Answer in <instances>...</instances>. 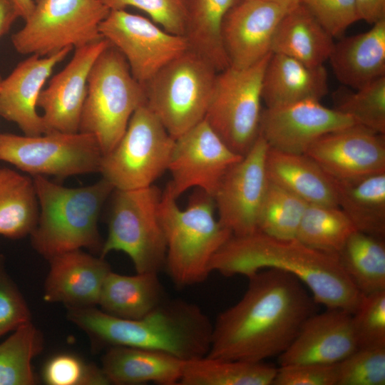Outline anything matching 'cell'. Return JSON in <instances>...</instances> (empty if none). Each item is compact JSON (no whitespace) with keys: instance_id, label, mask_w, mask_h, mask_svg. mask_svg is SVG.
I'll list each match as a JSON object with an SVG mask.
<instances>
[{"instance_id":"5","label":"cell","mask_w":385,"mask_h":385,"mask_svg":"<svg viewBox=\"0 0 385 385\" xmlns=\"http://www.w3.org/2000/svg\"><path fill=\"white\" fill-rule=\"evenodd\" d=\"M212 197L201 190L180 209L166 186L160 217L166 243L164 267L179 288L203 282L211 273L210 262L232 232L215 217Z\"/></svg>"},{"instance_id":"2","label":"cell","mask_w":385,"mask_h":385,"mask_svg":"<svg viewBox=\"0 0 385 385\" xmlns=\"http://www.w3.org/2000/svg\"><path fill=\"white\" fill-rule=\"evenodd\" d=\"M278 269L294 274L308 289L317 304L340 309L351 314L362 296L341 266L337 255L302 244L296 238L282 240L259 231L234 236L210 262V271L225 277H250L264 269Z\"/></svg>"},{"instance_id":"39","label":"cell","mask_w":385,"mask_h":385,"mask_svg":"<svg viewBox=\"0 0 385 385\" xmlns=\"http://www.w3.org/2000/svg\"><path fill=\"white\" fill-rule=\"evenodd\" d=\"M351 319L358 348L385 347V290L363 295Z\"/></svg>"},{"instance_id":"28","label":"cell","mask_w":385,"mask_h":385,"mask_svg":"<svg viewBox=\"0 0 385 385\" xmlns=\"http://www.w3.org/2000/svg\"><path fill=\"white\" fill-rule=\"evenodd\" d=\"M166 299L157 272L123 275L111 270L102 286L98 305L104 312L122 319H140Z\"/></svg>"},{"instance_id":"14","label":"cell","mask_w":385,"mask_h":385,"mask_svg":"<svg viewBox=\"0 0 385 385\" xmlns=\"http://www.w3.org/2000/svg\"><path fill=\"white\" fill-rule=\"evenodd\" d=\"M268 148L259 134L250 150L226 172L212 197L218 220L234 236L258 231L260 212L268 185L265 165Z\"/></svg>"},{"instance_id":"12","label":"cell","mask_w":385,"mask_h":385,"mask_svg":"<svg viewBox=\"0 0 385 385\" xmlns=\"http://www.w3.org/2000/svg\"><path fill=\"white\" fill-rule=\"evenodd\" d=\"M103 155L96 139L88 133L31 136L0 132V160L31 176L60 179L98 172Z\"/></svg>"},{"instance_id":"17","label":"cell","mask_w":385,"mask_h":385,"mask_svg":"<svg viewBox=\"0 0 385 385\" xmlns=\"http://www.w3.org/2000/svg\"><path fill=\"white\" fill-rule=\"evenodd\" d=\"M110 44L103 38L75 48L71 61L51 78L48 86L42 89L37 107L43 111L41 116L46 133L79 132L91 69Z\"/></svg>"},{"instance_id":"8","label":"cell","mask_w":385,"mask_h":385,"mask_svg":"<svg viewBox=\"0 0 385 385\" xmlns=\"http://www.w3.org/2000/svg\"><path fill=\"white\" fill-rule=\"evenodd\" d=\"M162 192L155 185L135 190L114 189L111 197L108 236L101 250L105 257L120 251L136 272L164 268L166 243L160 217Z\"/></svg>"},{"instance_id":"38","label":"cell","mask_w":385,"mask_h":385,"mask_svg":"<svg viewBox=\"0 0 385 385\" xmlns=\"http://www.w3.org/2000/svg\"><path fill=\"white\" fill-rule=\"evenodd\" d=\"M337 385H384L385 347L358 348L337 363Z\"/></svg>"},{"instance_id":"45","label":"cell","mask_w":385,"mask_h":385,"mask_svg":"<svg viewBox=\"0 0 385 385\" xmlns=\"http://www.w3.org/2000/svg\"><path fill=\"white\" fill-rule=\"evenodd\" d=\"M359 20L369 24L385 18V0H356Z\"/></svg>"},{"instance_id":"36","label":"cell","mask_w":385,"mask_h":385,"mask_svg":"<svg viewBox=\"0 0 385 385\" xmlns=\"http://www.w3.org/2000/svg\"><path fill=\"white\" fill-rule=\"evenodd\" d=\"M308 205L268 180L260 212L258 231L277 239L295 238Z\"/></svg>"},{"instance_id":"41","label":"cell","mask_w":385,"mask_h":385,"mask_svg":"<svg viewBox=\"0 0 385 385\" xmlns=\"http://www.w3.org/2000/svg\"><path fill=\"white\" fill-rule=\"evenodd\" d=\"M110 10L135 7L146 13L164 30L185 36L186 14L183 0H100Z\"/></svg>"},{"instance_id":"13","label":"cell","mask_w":385,"mask_h":385,"mask_svg":"<svg viewBox=\"0 0 385 385\" xmlns=\"http://www.w3.org/2000/svg\"><path fill=\"white\" fill-rule=\"evenodd\" d=\"M99 31L123 54L133 76L142 85L189 48L185 36L170 33L125 9L110 10Z\"/></svg>"},{"instance_id":"23","label":"cell","mask_w":385,"mask_h":385,"mask_svg":"<svg viewBox=\"0 0 385 385\" xmlns=\"http://www.w3.org/2000/svg\"><path fill=\"white\" fill-rule=\"evenodd\" d=\"M328 93L324 65L308 66L287 56L271 53L262 83V100L267 108L304 101H319Z\"/></svg>"},{"instance_id":"33","label":"cell","mask_w":385,"mask_h":385,"mask_svg":"<svg viewBox=\"0 0 385 385\" xmlns=\"http://www.w3.org/2000/svg\"><path fill=\"white\" fill-rule=\"evenodd\" d=\"M337 256L361 294L385 290L384 239L356 230Z\"/></svg>"},{"instance_id":"22","label":"cell","mask_w":385,"mask_h":385,"mask_svg":"<svg viewBox=\"0 0 385 385\" xmlns=\"http://www.w3.org/2000/svg\"><path fill=\"white\" fill-rule=\"evenodd\" d=\"M48 260L50 269L44 285L45 301L62 303L68 308L98 305L103 284L111 270L103 257L76 250Z\"/></svg>"},{"instance_id":"4","label":"cell","mask_w":385,"mask_h":385,"mask_svg":"<svg viewBox=\"0 0 385 385\" xmlns=\"http://www.w3.org/2000/svg\"><path fill=\"white\" fill-rule=\"evenodd\" d=\"M38 203L37 223L31 233L34 249L50 258L66 252H101L98 220L113 186L104 178L91 185L68 188L42 175L32 176Z\"/></svg>"},{"instance_id":"25","label":"cell","mask_w":385,"mask_h":385,"mask_svg":"<svg viewBox=\"0 0 385 385\" xmlns=\"http://www.w3.org/2000/svg\"><path fill=\"white\" fill-rule=\"evenodd\" d=\"M185 361L158 351L111 346L103 356L101 369L110 384L178 385Z\"/></svg>"},{"instance_id":"49","label":"cell","mask_w":385,"mask_h":385,"mask_svg":"<svg viewBox=\"0 0 385 385\" xmlns=\"http://www.w3.org/2000/svg\"><path fill=\"white\" fill-rule=\"evenodd\" d=\"M1 80H2V78H0V85H1Z\"/></svg>"},{"instance_id":"34","label":"cell","mask_w":385,"mask_h":385,"mask_svg":"<svg viewBox=\"0 0 385 385\" xmlns=\"http://www.w3.org/2000/svg\"><path fill=\"white\" fill-rule=\"evenodd\" d=\"M354 231L338 206L309 204L295 238L310 248L337 255Z\"/></svg>"},{"instance_id":"31","label":"cell","mask_w":385,"mask_h":385,"mask_svg":"<svg viewBox=\"0 0 385 385\" xmlns=\"http://www.w3.org/2000/svg\"><path fill=\"white\" fill-rule=\"evenodd\" d=\"M38 212L32 177L0 168V235L11 239L30 235Z\"/></svg>"},{"instance_id":"24","label":"cell","mask_w":385,"mask_h":385,"mask_svg":"<svg viewBox=\"0 0 385 385\" xmlns=\"http://www.w3.org/2000/svg\"><path fill=\"white\" fill-rule=\"evenodd\" d=\"M328 61L337 80L354 90L385 76V18L334 43Z\"/></svg>"},{"instance_id":"11","label":"cell","mask_w":385,"mask_h":385,"mask_svg":"<svg viewBox=\"0 0 385 385\" xmlns=\"http://www.w3.org/2000/svg\"><path fill=\"white\" fill-rule=\"evenodd\" d=\"M271 53L248 68L228 66L217 74L205 120L241 156L250 150L260 134L262 83Z\"/></svg>"},{"instance_id":"44","label":"cell","mask_w":385,"mask_h":385,"mask_svg":"<svg viewBox=\"0 0 385 385\" xmlns=\"http://www.w3.org/2000/svg\"><path fill=\"white\" fill-rule=\"evenodd\" d=\"M337 364L279 366L272 385H337Z\"/></svg>"},{"instance_id":"1","label":"cell","mask_w":385,"mask_h":385,"mask_svg":"<svg viewBox=\"0 0 385 385\" xmlns=\"http://www.w3.org/2000/svg\"><path fill=\"white\" fill-rule=\"evenodd\" d=\"M248 278L241 299L218 314L207 357L260 362L292 344L317 304L294 274L270 268Z\"/></svg>"},{"instance_id":"21","label":"cell","mask_w":385,"mask_h":385,"mask_svg":"<svg viewBox=\"0 0 385 385\" xmlns=\"http://www.w3.org/2000/svg\"><path fill=\"white\" fill-rule=\"evenodd\" d=\"M358 349L351 314L340 309L314 313L302 325L289 346L278 356L279 366L334 364Z\"/></svg>"},{"instance_id":"32","label":"cell","mask_w":385,"mask_h":385,"mask_svg":"<svg viewBox=\"0 0 385 385\" xmlns=\"http://www.w3.org/2000/svg\"><path fill=\"white\" fill-rule=\"evenodd\" d=\"M277 368L207 356L185 361L179 385H272Z\"/></svg>"},{"instance_id":"16","label":"cell","mask_w":385,"mask_h":385,"mask_svg":"<svg viewBox=\"0 0 385 385\" xmlns=\"http://www.w3.org/2000/svg\"><path fill=\"white\" fill-rule=\"evenodd\" d=\"M355 124L349 116L319 101H304L266 108L262 111L260 134L272 149L305 154L321 136Z\"/></svg>"},{"instance_id":"19","label":"cell","mask_w":385,"mask_h":385,"mask_svg":"<svg viewBox=\"0 0 385 385\" xmlns=\"http://www.w3.org/2000/svg\"><path fill=\"white\" fill-rule=\"evenodd\" d=\"M289 10L265 0H242L232 8L221 26L230 66L248 68L270 54L276 29Z\"/></svg>"},{"instance_id":"3","label":"cell","mask_w":385,"mask_h":385,"mask_svg":"<svg viewBox=\"0 0 385 385\" xmlns=\"http://www.w3.org/2000/svg\"><path fill=\"white\" fill-rule=\"evenodd\" d=\"M68 319L100 342L164 352L188 361L207 354L212 323L196 304L165 299L144 317L126 319L94 307H69Z\"/></svg>"},{"instance_id":"42","label":"cell","mask_w":385,"mask_h":385,"mask_svg":"<svg viewBox=\"0 0 385 385\" xmlns=\"http://www.w3.org/2000/svg\"><path fill=\"white\" fill-rule=\"evenodd\" d=\"M332 36H341L359 21L356 0H299Z\"/></svg>"},{"instance_id":"15","label":"cell","mask_w":385,"mask_h":385,"mask_svg":"<svg viewBox=\"0 0 385 385\" xmlns=\"http://www.w3.org/2000/svg\"><path fill=\"white\" fill-rule=\"evenodd\" d=\"M242 156L234 153L202 120L175 139L167 187L175 198L196 187L213 197L228 169Z\"/></svg>"},{"instance_id":"46","label":"cell","mask_w":385,"mask_h":385,"mask_svg":"<svg viewBox=\"0 0 385 385\" xmlns=\"http://www.w3.org/2000/svg\"><path fill=\"white\" fill-rule=\"evenodd\" d=\"M19 17V11L11 0H0V38L9 31Z\"/></svg>"},{"instance_id":"6","label":"cell","mask_w":385,"mask_h":385,"mask_svg":"<svg viewBox=\"0 0 385 385\" xmlns=\"http://www.w3.org/2000/svg\"><path fill=\"white\" fill-rule=\"evenodd\" d=\"M145 102L143 86L133 76L123 54L110 44L91 69L79 132L94 136L104 155L118 143L132 115Z\"/></svg>"},{"instance_id":"10","label":"cell","mask_w":385,"mask_h":385,"mask_svg":"<svg viewBox=\"0 0 385 385\" xmlns=\"http://www.w3.org/2000/svg\"><path fill=\"white\" fill-rule=\"evenodd\" d=\"M175 139L146 104L135 110L99 173L117 190L146 188L168 170Z\"/></svg>"},{"instance_id":"43","label":"cell","mask_w":385,"mask_h":385,"mask_svg":"<svg viewBox=\"0 0 385 385\" xmlns=\"http://www.w3.org/2000/svg\"><path fill=\"white\" fill-rule=\"evenodd\" d=\"M29 321L26 302L0 262V337Z\"/></svg>"},{"instance_id":"18","label":"cell","mask_w":385,"mask_h":385,"mask_svg":"<svg viewBox=\"0 0 385 385\" xmlns=\"http://www.w3.org/2000/svg\"><path fill=\"white\" fill-rule=\"evenodd\" d=\"M305 154L334 180L356 179L385 172V135L355 124L324 134Z\"/></svg>"},{"instance_id":"47","label":"cell","mask_w":385,"mask_h":385,"mask_svg":"<svg viewBox=\"0 0 385 385\" xmlns=\"http://www.w3.org/2000/svg\"><path fill=\"white\" fill-rule=\"evenodd\" d=\"M16 5L20 17L26 20L34 7V0H11Z\"/></svg>"},{"instance_id":"29","label":"cell","mask_w":385,"mask_h":385,"mask_svg":"<svg viewBox=\"0 0 385 385\" xmlns=\"http://www.w3.org/2000/svg\"><path fill=\"white\" fill-rule=\"evenodd\" d=\"M334 181L337 206L356 230L385 239V172Z\"/></svg>"},{"instance_id":"9","label":"cell","mask_w":385,"mask_h":385,"mask_svg":"<svg viewBox=\"0 0 385 385\" xmlns=\"http://www.w3.org/2000/svg\"><path fill=\"white\" fill-rule=\"evenodd\" d=\"M109 11L100 0H35L11 42L23 55L46 56L78 48L103 38L99 26Z\"/></svg>"},{"instance_id":"27","label":"cell","mask_w":385,"mask_h":385,"mask_svg":"<svg viewBox=\"0 0 385 385\" xmlns=\"http://www.w3.org/2000/svg\"><path fill=\"white\" fill-rule=\"evenodd\" d=\"M334 43L332 36L299 4L279 21L272 38L271 52L318 66L328 61Z\"/></svg>"},{"instance_id":"40","label":"cell","mask_w":385,"mask_h":385,"mask_svg":"<svg viewBox=\"0 0 385 385\" xmlns=\"http://www.w3.org/2000/svg\"><path fill=\"white\" fill-rule=\"evenodd\" d=\"M42 378L48 385L110 384L101 368L68 354L50 359L43 369Z\"/></svg>"},{"instance_id":"35","label":"cell","mask_w":385,"mask_h":385,"mask_svg":"<svg viewBox=\"0 0 385 385\" xmlns=\"http://www.w3.org/2000/svg\"><path fill=\"white\" fill-rule=\"evenodd\" d=\"M0 344V385H33L32 359L43 349V336L29 321Z\"/></svg>"},{"instance_id":"37","label":"cell","mask_w":385,"mask_h":385,"mask_svg":"<svg viewBox=\"0 0 385 385\" xmlns=\"http://www.w3.org/2000/svg\"><path fill=\"white\" fill-rule=\"evenodd\" d=\"M334 101V108L356 124L385 135V76L354 91L339 89Z\"/></svg>"},{"instance_id":"30","label":"cell","mask_w":385,"mask_h":385,"mask_svg":"<svg viewBox=\"0 0 385 385\" xmlns=\"http://www.w3.org/2000/svg\"><path fill=\"white\" fill-rule=\"evenodd\" d=\"M242 0H183L189 48L208 61L219 72L229 62L221 40V26L227 13Z\"/></svg>"},{"instance_id":"48","label":"cell","mask_w":385,"mask_h":385,"mask_svg":"<svg viewBox=\"0 0 385 385\" xmlns=\"http://www.w3.org/2000/svg\"><path fill=\"white\" fill-rule=\"evenodd\" d=\"M282 5L287 9H292L299 4V0H265Z\"/></svg>"},{"instance_id":"20","label":"cell","mask_w":385,"mask_h":385,"mask_svg":"<svg viewBox=\"0 0 385 385\" xmlns=\"http://www.w3.org/2000/svg\"><path fill=\"white\" fill-rule=\"evenodd\" d=\"M71 50L68 47L46 56L30 55L1 80L0 116L14 123L24 135L46 133L42 116L36 111L38 98L54 68Z\"/></svg>"},{"instance_id":"26","label":"cell","mask_w":385,"mask_h":385,"mask_svg":"<svg viewBox=\"0 0 385 385\" xmlns=\"http://www.w3.org/2000/svg\"><path fill=\"white\" fill-rule=\"evenodd\" d=\"M268 180L308 204L337 206L334 179L307 154L285 153L269 147Z\"/></svg>"},{"instance_id":"7","label":"cell","mask_w":385,"mask_h":385,"mask_svg":"<svg viewBox=\"0 0 385 385\" xmlns=\"http://www.w3.org/2000/svg\"><path fill=\"white\" fill-rule=\"evenodd\" d=\"M218 71L188 48L143 86L146 106L175 139L205 119Z\"/></svg>"}]
</instances>
